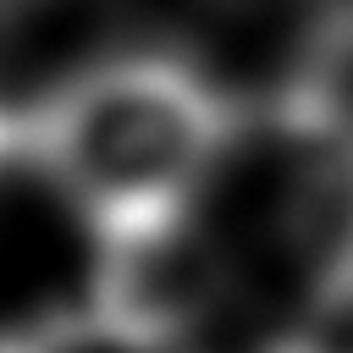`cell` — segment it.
Masks as SVG:
<instances>
[{"label": "cell", "mask_w": 353, "mask_h": 353, "mask_svg": "<svg viewBox=\"0 0 353 353\" xmlns=\"http://www.w3.org/2000/svg\"><path fill=\"white\" fill-rule=\"evenodd\" d=\"M325 28H353V0H320Z\"/></svg>", "instance_id": "cell-3"}, {"label": "cell", "mask_w": 353, "mask_h": 353, "mask_svg": "<svg viewBox=\"0 0 353 353\" xmlns=\"http://www.w3.org/2000/svg\"><path fill=\"white\" fill-rule=\"evenodd\" d=\"M232 110L171 55L121 50L22 121V149L116 248L165 232L210 176Z\"/></svg>", "instance_id": "cell-1"}, {"label": "cell", "mask_w": 353, "mask_h": 353, "mask_svg": "<svg viewBox=\"0 0 353 353\" xmlns=\"http://www.w3.org/2000/svg\"><path fill=\"white\" fill-rule=\"evenodd\" d=\"M6 353H171L149 325L127 320L121 309L99 303V309H83V314H66L33 336H22L17 347Z\"/></svg>", "instance_id": "cell-2"}]
</instances>
